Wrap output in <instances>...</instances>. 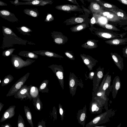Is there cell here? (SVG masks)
Masks as SVG:
<instances>
[{"mask_svg":"<svg viewBox=\"0 0 127 127\" xmlns=\"http://www.w3.org/2000/svg\"><path fill=\"white\" fill-rule=\"evenodd\" d=\"M24 109L25 116L29 123L32 127H33V125L32 120L31 112L30 108L28 106H24Z\"/></svg>","mask_w":127,"mask_h":127,"instance_id":"obj_23","label":"cell"},{"mask_svg":"<svg viewBox=\"0 0 127 127\" xmlns=\"http://www.w3.org/2000/svg\"><path fill=\"white\" fill-rule=\"evenodd\" d=\"M123 53L124 56L125 57H127V47L126 46L125 48H123Z\"/></svg>","mask_w":127,"mask_h":127,"instance_id":"obj_43","label":"cell"},{"mask_svg":"<svg viewBox=\"0 0 127 127\" xmlns=\"http://www.w3.org/2000/svg\"><path fill=\"white\" fill-rule=\"evenodd\" d=\"M13 79V77L10 75L6 76L2 81L1 86H3L7 85L11 82Z\"/></svg>","mask_w":127,"mask_h":127,"instance_id":"obj_31","label":"cell"},{"mask_svg":"<svg viewBox=\"0 0 127 127\" xmlns=\"http://www.w3.org/2000/svg\"><path fill=\"white\" fill-rule=\"evenodd\" d=\"M90 9L93 12L97 13L102 11V8L97 3L95 2H91L90 6Z\"/></svg>","mask_w":127,"mask_h":127,"instance_id":"obj_27","label":"cell"},{"mask_svg":"<svg viewBox=\"0 0 127 127\" xmlns=\"http://www.w3.org/2000/svg\"><path fill=\"white\" fill-rule=\"evenodd\" d=\"M54 20V18L52 14H48L46 16L44 21L46 22H50Z\"/></svg>","mask_w":127,"mask_h":127,"instance_id":"obj_38","label":"cell"},{"mask_svg":"<svg viewBox=\"0 0 127 127\" xmlns=\"http://www.w3.org/2000/svg\"><path fill=\"white\" fill-rule=\"evenodd\" d=\"M106 17L110 21L113 22L119 21L121 20L120 18L114 13L110 12Z\"/></svg>","mask_w":127,"mask_h":127,"instance_id":"obj_30","label":"cell"},{"mask_svg":"<svg viewBox=\"0 0 127 127\" xmlns=\"http://www.w3.org/2000/svg\"><path fill=\"white\" fill-rule=\"evenodd\" d=\"M64 53L69 59L73 60H75L72 51H65Z\"/></svg>","mask_w":127,"mask_h":127,"instance_id":"obj_36","label":"cell"},{"mask_svg":"<svg viewBox=\"0 0 127 127\" xmlns=\"http://www.w3.org/2000/svg\"><path fill=\"white\" fill-rule=\"evenodd\" d=\"M17 126L18 127H26L24 120L19 114L18 118Z\"/></svg>","mask_w":127,"mask_h":127,"instance_id":"obj_35","label":"cell"},{"mask_svg":"<svg viewBox=\"0 0 127 127\" xmlns=\"http://www.w3.org/2000/svg\"><path fill=\"white\" fill-rule=\"evenodd\" d=\"M91 23L92 24H94L96 23V21L95 17L93 16L91 20Z\"/></svg>","mask_w":127,"mask_h":127,"instance_id":"obj_45","label":"cell"},{"mask_svg":"<svg viewBox=\"0 0 127 127\" xmlns=\"http://www.w3.org/2000/svg\"><path fill=\"white\" fill-rule=\"evenodd\" d=\"M88 27V26L85 23H82L70 28L71 31L73 32H76L82 31Z\"/></svg>","mask_w":127,"mask_h":127,"instance_id":"obj_28","label":"cell"},{"mask_svg":"<svg viewBox=\"0 0 127 127\" xmlns=\"http://www.w3.org/2000/svg\"><path fill=\"white\" fill-rule=\"evenodd\" d=\"M50 68L56 75L62 89H64V70L61 65L53 64L49 66Z\"/></svg>","mask_w":127,"mask_h":127,"instance_id":"obj_4","label":"cell"},{"mask_svg":"<svg viewBox=\"0 0 127 127\" xmlns=\"http://www.w3.org/2000/svg\"><path fill=\"white\" fill-rule=\"evenodd\" d=\"M45 122L43 121L42 120L38 123L37 127H45Z\"/></svg>","mask_w":127,"mask_h":127,"instance_id":"obj_41","label":"cell"},{"mask_svg":"<svg viewBox=\"0 0 127 127\" xmlns=\"http://www.w3.org/2000/svg\"><path fill=\"white\" fill-rule=\"evenodd\" d=\"M115 111L111 109H108L104 112L95 117L87 124L86 127H95V126L110 121V119L115 115Z\"/></svg>","mask_w":127,"mask_h":127,"instance_id":"obj_1","label":"cell"},{"mask_svg":"<svg viewBox=\"0 0 127 127\" xmlns=\"http://www.w3.org/2000/svg\"><path fill=\"white\" fill-rule=\"evenodd\" d=\"M1 127H12V126H11L10 124L8 123H6L4 125H2L1 126Z\"/></svg>","mask_w":127,"mask_h":127,"instance_id":"obj_47","label":"cell"},{"mask_svg":"<svg viewBox=\"0 0 127 127\" xmlns=\"http://www.w3.org/2000/svg\"><path fill=\"white\" fill-rule=\"evenodd\" d=\"M104 68L99 67L97 69L95 73L93 79V88L92 94H95L97 92L99 86V84L103 76Z\"/></svg>","mask_w":127,"mask_h":127,"instance_id":"obj_5","label":"cell"},{"mask_svg":"<svg viewBox=\"0 0 127 127\" xmlns=\"http://www.w3.org/2000/svg\"><path fill=\"white\" fill-rule=\"evenodd\" d=\"M80 56L83 62L86 65L90 71L93 69V67L96 65L98 61L93 58L92 57L84 54H81Z\"/></svg>","mask_w":127,"mask_h":127,"instance_id":"obj_11","label":"cell"},{"mask_svg":"<svg viewBox=\"0 0 127 127\" xmlns=\"http://www.w3.org/2000/svg\"><path fill=\"white\" fill-rule=\"evenodd\" d=\"M102 27L111 31H119L120 30L117 28L115 26L109 24H106L103 26H102Z\"/></svg>","mask_w":127,"mask_h":127,"instance_id":"obj_34","label":"cell"},{"mask_svg":"<svg viewBox=\"0 0 127 127\" xmlns=\"http://www.w3.org/2000/svg\"><path fill=\"white\" fill-rule=\"evenodd\" d=\"M111 81V76L108 72L104 76L97 93L101 91L107 93L106 90L110 87Z\"/></svg>","mask_w":127,"mask_h":127,"instance_id":"obj_10","label":"cell"},{"mask_svg":"<svg viewBox=\"0 0 127 127\" xmlns=\"http://www.w3.org/2000/svg\"><path fill=\"white\" fill-rule=\"evenodd\" d=\"M7 4L6 3L0 0V6H6Z\"/></svg>","mask_w":127,"mask_h":127,"instance_id":"obj_49","label":"cell"},{"mask_svg":"<svg viewBox=\"0 0 127 127\" xmlns=\"http://www.w3.org/2000/svg\"><path fill=\"white\" fill-rule=\"evenodd\" d=\"M53 2L51 0H35L30 2H19L15 5H28L35 6H44L47 4H51Z\"/></svg>","mask_w":127,"mask_h":127,"instance_id":"obj_12","label":"cell"},{"mask_svg":"<svg viewBox=\"0 0 127 127\" xmlns=\"http://www.w3.org/2000/svg\"><path fill=\"white\" fill-rule=\"evenodd\" d=\"M0 16L3 19L11 22L17 21L18 20L14 14L7 10H0Z\"/></svg>","mask_w":127,"mask_h":127,"instance_id":"obj_13","label":"cell"},{"mask_svg":"<svg viewBox=\"0 0 127 127\" xmlns=\"http://www.w3.org/2000/svg\"><path fill=\"white\" fill-rule=\"evenodd\" d=\"M98 40L94 39H90L87 41V42L83 44L81 47L85 49H93L97 47V42Z\"/></svg>","mask_w":127,"mask_h":127,"instance_id":"obj_21","label":"cell"},{"mask_svg":"<svg viewBox=\"0 0 127 127\" xmlns=\"http://www.w3.org/2000/svg\"><path fill=\"white\" fill-rule=\"evenodd\" d=\"M10 54V52L8 51H7L6 52H5V55L6 56H8Z\"/></svg>","mask_w":127,"mask_h":127,"instance_id":"obj_52","label":"cell"},{"mask_svg":"<svg viewBox=\"0 0 127 127\" xmlns=\"http://www.w3.org/2000/svg\"><path fill=\"white\" fill-rule=\"evenodd\" d=\"M50 35L53 39L54 42L58 45L64 44L68 41L67 37L60 32L52 31L51 32Z\"/></svg>","mask_w":127,"mask_h":127,"instance_id":"obj_6","label":"cell"},{"mask_svg":"<svg viewBox=\"0 0 127 127\" xmlns=\"http://www.w3.org/2000/svg\"><path fill=\"white\" fill-rule=\"evenodd\" d=\"M68 1L72 2V3H75V1L74 0H67Z\"/></svg>","mask_w":127,"mask_h":127,"instance_id":"obj_54","label":"cell"},{"mask_svg":"<svg viewBox=\"0 0 127 127\" xmlns=\"http://www.w3.org/2000/svg\"><path fill=\"white\" fill-rule=\"evenodd\" d=\"M106 127V126H95V127Z\"/></svg>","mask_w":127,"mask_h":127,"instance_id":"obj_55","label":"cell"},{"mask_svg":"<svg viewBox=\"0 0 127 127\" xmlns=\"http://www.w3.org/2000/svg\"><path fill=\"white\" fill-rule=\"evenodd\" d=\"M84 21V19L81 18L72 17L66 20L64 23L67 25L82 23Z\"/></svg>","mask_w":127,"mask_h":127,"instance_id":"obj_22","label":"cell"},{"mask_svg":"<svg viewBox=\"0 0 127 127\" xmlns=\"http://www.w3.org/2000/svg\"><path fill=\"white\" fill-rule=\"evenodd\" d=\"M14 64L15 66L16 67H17L19 66V64L18 61L15 60L14 62Z\"/></svg>","mask_w":127,"mask_h":127,"instance_id":"obj_46","label":"cell"},{"mask_svg":"<svg viewBox=\"0 0 127 127\" xmlns=\"http://www.w3.org/2000/svg\"><path fill=\"white\" fill-rule=\"evenodd\" d=\"M23 0V1H26L27 2H30V1H32L33 0Z\"/></svg>","mask_w":127,"mask_h":127,"instance_id":"obj_53","label":"cell"},{"mask_svg":"<svg viewBox=\"0 0 127 127\" xmlns=\"http://www.w3.org/2000/svg\"><path fill=\"white\" fill-rule=\"evenodd\" d=\"M30 86H28L24 85L14 95V97L16 98L20 99L21 100L26 98L31 100L32 98L30 94Z\"/></svg>","mask_w":127,"mask_h":127,"instance_id":"obj_8","label":"cell"},{"mask_svg":"<svg viewBox=\"0 0 127 127\" xmlns=\"http://www.w3.org/2000/svg\"><path fill=\"white\" fill-rule=\"evenodd\" d=\"M124 4L127 5V0H118Z\"/></svg>","mask_w":127,"mask_h":127,"instance_id":"obj_50","label":"cell"},{"mask_svg":"<svg viewBox=\"0 0 127 127\" xmlns=\"http://www.w3.org/2000/svg\"><path fill=\"white\" fill-rule=\"evenodd\" d=\"M4 31L5 33L7 34H10L12 32L11 30L8 28H5Z\"/></svg>","mask_w":127,"mask_h":127,"instance_id":"obj_42","label":"cell"},{"mask_svg":"<svg viewBox=\"0 0 127 127\" xmlns=\"http://www.w3.org/2000/svg\"><path fill=\"white\" fill-rule=\"evenodd\" d=\"M68 82L70 93L73 97L75 94L77 88L79 84L80 81L73 72H70Z\"/></svg>","mask_w":127,"mask_h":127,"instance_id":"obj_7","label":"cell"},{"mask_svg":"<svg viewBox=\"0 0 127 127\" xmlns=\"http://www.w3.org/2000/svg\"><path fill=\"white\" fill-rule=\"evenodd\" d=\"M121 82L119 77L116 76L114 79L112 86V94L113 98H116L118 91L121 88Z\"/></svg>","mask_w":127,"mask_h":127,"instance_id":"obj_16","label":"cell"},{"mask_svg":"<svg viewBox=\"0 0 127 127\" xmlns=\"http://www.w3.org/2000/svg\"><path fill=\"white\" fill-rule=\"evenodd\" d=\"M10 2L12 4L15 5L17 4L19 2V0H15L14 1H10Z\"/></svg>","mask_w":127,"mask_h":127,"instance_id":"obj_48","label":"cell"},{"mask_svg":"<svg viewBox=\"0 0 127 127\" xmlns=\"http://www.w3.org/2000/svg\"><path fill=\"white\" fill-rule=\"evenodd\" d=\"M55 8L58 10L67 12H70L76 10L78 8L77 6L74 5L65 4L56 6Z\"/></svg>","mask_w":127,"mask_h":127,"instance_id":"obj_20","label":"cell"},{"mask_svg":"<svg viewBox=\"0 0 127 127\" xmlns=\"http://www.w3.org/2000/svg\"><path fill=\"white\" fill-rule=\"evenodd\" d=\"M33 104L35 109L40 111L43 108V104L40 100V96L39 95L35 99H33Z\"/></svg>","mask_w":127,"mask_h":127,"instance_id":"obj_25","label":"cell"},{"mask_svg":"<svg viewBox=\"0 0 127 127\" xmlns=\"http://www.w3.org/2000/svg\"><path fill=\"white\" fill-rule=\"evenodd\" d=\"M29 93L32 99L36 98L39 95V91L37 87L32 86V85H30Z\"/></svg>","mask_w":127,"mask_h":127,"instance_id":"obj_26","label":"cell"},{"mask_svg":"<svg viewBox=\"0 0 127 127\" xmlns=\"http://www.w3.org/2000/svg\"><path fill=\"white\" fill-rule=\"evenodd\" d=\"M49 82L48 80H44L41 83L38 89L39 92H41L42 93H48L49 89L47 88V86Z\"/></svg>","mask_w":127,"mask_h":127,"instance_id":"obj_24","label":"cell"},{"mask_svg":"<svg viewBox=\"0 0 127 127\" xmlns=\"http://www.w3.org/2000/svg\"><path fill=\"white\" fill-rule=\"evenodd\" d=\"M32 52L37 55L50 57L63 58L64 57L54 52L47 50L34 51Z\"/></svg>","mask_w":127,"mask_h":127,"instance_id":"obj_17","label":"cell"},{"mask_svg":"<svg viewBox=\"0 0 127 127\" xmlns=\"http://www.w3.org/2000/svg\"><path fill=\"white\" fill-rule=\"evenodd\" d=\"M23 55L26 57L36 59L38 58V55L32 52H25L24 53Z\"/></svg>","mask_w":127,"mask_h":127,"instance_id":"obj_33","label":"cell"},{"mask_svg":"<svg viewBox=\"0 0 127 127\" xmlns=\"http://www.w3.org/2000/svg\"><path fill=\"white\" fill-rule=\"evenodd\" d=\"M87 108L85 105L82 109L78 110L77 114V119L79 124L84 127L86 116Z\"/></svg>","mask_w":127,"mask_h":127,"instance_id":"obj_14","label":"cell"},{"mask_svg":"<svg viewBox=\"0 0 127 127\" xmlns=\"http://www.w3.org/2000/svg\"><path fill=\"white\" fill-rule=\"evenodd\" d=\"M1 82V81L0 79V83Z\"/></svg>","mask_w":127,"mask_h":127,"instance_id":"obj_56","label":"cell"},{"mask_svg":"<svg viewBox=\"0 0 127 127\" xmlns=\"http://www.w3.org/2000/svg\"><path fill=\"white\" fill-rule=\"evenodd\" d=\"M59 113L61 116V120L63 121L64 119V111L62 105L60 103L59 104Z\"/></svg>","mask_w":127,"mask_h":127,"instance_id":"obj_37","label":"cell"},{"mask_svg":"<svg viewBox=\"0 0 127 127\" xmlns=\"http://www.w3.org/2000/svg\"><path fill=\"white\" fill-rule=\"evenodd\" d=\"M108 101L97 96H92L90 104L89 110L91 114H101L104 109H108Z\"/></svg>","mask_w":127,"mask_h":127,"instance_id":"obj_2","label":"cell"},{"mask_svg":"<svg viewBox=\"0 0 127 127\" xmlns=\"http://www.w3.org/2000/svg\"><path fill=\"white\" fill-rule=\"evenodd\" d=\"M98 2H99L101 5L106 7L114 8H115V6L112 5L111 4L107 3H102L100 1H99Z\"/></svg>","mask_w":127,"mask_h":127,"instance_id":"obj_39","label":"cell"},{"mask_svg":"<svg viewBox=\"0 0 127 127\" xmlns=\"http://www.w3.org/2000/svg\"><path fill=\"white\" fill-rule=\"evenodd\" d=\"M16 107L15 105H12L9 107L3 113L0 120V122H2L7 119L12 118L15 114V109Z\"/></svg>","mask_w":127,"mask_h":127,"instance_id":"obj_15","label":"cell"},{"mask_svg":"<svg viewBox=\"0 0 127 127\" xmlns=\"http://www.w3.org/2000/svg\"><path fill=\"white\" fill-rule=\"evenodd\" d=\"M24 13L29 16L36 17L39 15L38 11L36 10L32 9H26L24 10Z\"/></svg>","mask_w":127,"mask_h":127,"instance_id":"obj_29","label":"cell"},{"mask_svg":"<svg viewBox=\"0 0 127 127\" xmlns=\"http://www.w3.org/2000/svg\"><path fill=\"white\" fill-rule=\"evenodd\" d=\"M110 10L113 12L116 15L121 19L124 20L127 19V17L123 12L113 9H110Z\"/></svg>","mask_w":127,"mask_h":127,"instance_id":"obj_32","label":"cell"},{"mask_svg":"<svg viewBox=\"0 0 127 127\" xmlns=\"http://www.w3.org/2000/svg\"><path fill=\"white\" fill-rule=\"evenodd\" d=\"M30 74L29 73H28L19 79L12 86L6 95V96L14 95L24 85Z\"/></svg>","mask_w":127,"mask_h":127,"instance_id":"obj_3","label":"cell"},{"mask_svg":"<svg viewBox=\"0 0 127 127\" xmlns=\"http://www.w3.org/2000/svg\"><path fill=\"white\" fill-rule=\"evenodd\" d=\"M95 73L93 72H90L88 78L91 80H93Z\"/></svg>","mask_w":127,"mask_h":127,"instance_id":"obj_44","label":"cell"},{"mask_svg":"<svg viewBox=\"0 0 127 127\" xmlns=\"http://www.w3.org/2000/svg\"><path fill=\"white\" fill-rule=\"evenodd\" d=\"M111 54L115 64L118 68L122 71L124 66L123 59L117 53L111 52Z\"/></svg>","mask_w":127,"mask_h":127,"instance_id":"obj_18","label":"cell"},{"mask_svg":"<svg viewBox=\"0 0 127 127\" xmlns=\"http://www.w3.org/2000/svg\"><path fill=\"white\" fill-rule=\"evenodd\" d=\"M20 29L22 31L25 32L29 33L32 32L31 30L25 26H22L21 27Z\"/></svg>","mask_w":127,"mask_h":127,"instance_id":"obj_40","label":"cell"},{"mask_svg":"<svg viewBox=\"0 0 127 127\" xmlns=\"http://www.w3.org/2000/svg\"><path fill=\"white\" fill-rule=\"evenodd\" d=\"M105 42L109 45H118L127 44V38H119L112 39L106 40Z\"/></svg>","mask_w":127,"mask_h":127,"instance_id":"obj_19","label":"cell"},{"mask_svg":"<svg viewBox=\"0 0 127 127\" xmlns=\"http://www.w3.org/2000/svg\"><path fill=\"white\" fill-rule=\"evenodd\" d=\"M94 33L98 37L104 39H111L120 37L118 34L110 31L99 30L95 32Z\"/></svg>","mask_w":127,"mask_h":127,"instance_id":"obj_9","label":"cell"},{"mask_svg":"<svg viewBox=\"0 0 127 127\" xmlns=\"http://www.w3.org/2000/svg\"></svg>","mask_w":127,"mask_h":127,"instance_id":"obj_57","label":"cell"},{"mask_svg":"<svg viewBox=\"0 0 127 127\" xmlns=\"http://www.w3.org/2000/svg\"><path fill=\"white\" fill-rule=\"evenodd\" d=\"M4 105V104H3L2 103L0 102V112L2 110Z\"/></svg>","mask_w":127,"mask_h":127,"instance_id":"obj_51","label":"cell"}]
</instances>
